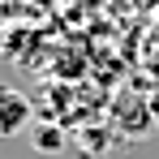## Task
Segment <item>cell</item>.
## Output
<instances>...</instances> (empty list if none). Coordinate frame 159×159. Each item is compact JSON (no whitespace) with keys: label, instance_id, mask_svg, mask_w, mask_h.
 <instances>
[{"label":"cell","instance_id":"obj_2","mask_svg":"<svg viewBox=\"0 0 159 159\" xmlns=\"http://www.w3.org/2000/svg\"><path fill=\"white\" fill-rule=\"evenodd\" d=\"M112 129L116 133H133V138H142V133H151V112L142 99H120V103L112 107Z\"/></svg>","mask_w":159,"mask_h":159},{"label":"cell","instance_id":"obj_4","mask_svg":"<svg viewBox=\"0 0 159 159\" xmlns=\"http://www.w3.org/2000/svg\"><path fill=\"white\" fill-rule=\"evenodd\" d=\"M82 142H86V146H90V151H95V146H99V151H103L107 142H112V133H107V129H99V133H82Z\"/></svg>","mask_w":159,"mask_h":159},{"label":"cell","instance_id":"obj_1","mask_svg":"<svg viewBox=\"0 0 159 159\" xmlns=\"http://www.w3.org/2000/svg\"><path fill=\"white\" fill-rule=\"evenodd\" d=\"M30 125V99L13 86H0V138H13Z\"/></svg>","mask_w":159,"mask_h":159},{"label":"cell","instance_id":"obj_3","mask_svg":"<svg viewBox=\"0 0 159 159\" xmlns=\"http://www.w3.org/2000/svg\"><path fill=\"white\" fill-rule=\"evenodd\" d=\"M30 142H34L43 155H56V151H65V129H60V125H34V129H30Z\"/></svg>","mask_w":159,"mask_h":159}]
</instances>
